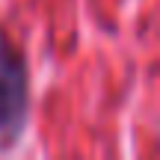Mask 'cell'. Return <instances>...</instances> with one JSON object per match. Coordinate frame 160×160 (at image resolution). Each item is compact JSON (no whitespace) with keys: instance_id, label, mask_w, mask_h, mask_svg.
I'll use <instances>...</instances> for the list:
<instances>
[{"instance_id":"1","label":"cell","mask_w":160,"mask_h":160,"mask_svg":"<svg viewBox=\"0 0 160 160\" xmlns=\"http://www.w3.org/2000/svg\"><path fill=\"white\" fill-rule=\"evenodd\" d=\"M30 116V74L21 48L0 27V154L15 148Z\"/></svg>"}]
</instances>
